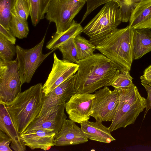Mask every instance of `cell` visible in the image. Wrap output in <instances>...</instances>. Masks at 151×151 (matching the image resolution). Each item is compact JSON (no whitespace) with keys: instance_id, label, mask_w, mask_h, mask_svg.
I'll list each match as a JSON object with an SVG mask.
<instances>
[{"instance_id":"9a60e30c","label":"cell","mask_w":151,"mask_h":151,"mask_svg":"<svg viewBox=\"0 0 151 151\" xmlns=\"http://www.w3.org/2000/svg\"><path fill=\"white\" fill-rule=\"evenodd\" d=\"M56 134L53 129H42L24 132L20 136L25 145L31 150L40 149L47 150L55 145Z\"/></svg>"},{"instance_id":"9c48e42d","label":"cell","mask_w":151,"mask_h":151,"mask_svg":"<svg viewBox=\"0 0 151 151\" xmlns=\"http://www.w3.org/2000/svg\"><path fill=\"white\" fill-rule=\"evenodd\" d=\"M95 92L91 116L101 122H111L119 103V91L115 88L111 91L106 86Z\"/></svg>"},{"instance_id":"e575fe53","label":"cell","mask_w":151,"mask_h":151,"mask_svg":"<svg viewBox=\"0 0 151 151\" xmlns=\"http://www.w3.org/2000/svg\"><path fill=\"white\" fill-rule=\"evenodd\" d=\"M148 85H149V86H151V82H150L149 83Z\"/></svg>"},{"instance_id":"8fae6325","label":"cell","mask_w":151,"mask_h":151,"mask_svg":"<svg viewBox=\"0 0 151 151\" xmlns=\"http://www.w3.org/2000/svg\"><path fill=\"white\" fill-rule=\"evenodd\" d=\"M94 94L76 93L65 102V109L71 120L79 124L88 121Z\"/></svg>"},{"instance_id":"7c38bea8","label":"cell","mask_w":151,"mask_h":151,"mask_svg":"<svg viewBox=\"0 0 151 151\" xmlns=\"http://www.w3.org/2000/svg\"><path fill=\"white\" fill-rule=\"evenodd\" d=\"M65 102L37 116L24 132L35 129H49L54 130L56 134L58 133L67 118L65 113Z\"/></svg>"},{"instance_id":"1f68e13d","label":"cell","mask_w":151,"mask_h":151,"mask_svg":"<svg viewBox=\"0 0 151 151\" xmlns=\"http://www.w3.org/2000/svg\"><path fill=\"white\" fill-rule=\"evenodd\" d=\"M141 84L145 88L147 94V98L146 99V107L144 115L143 120L147 112L151 109V86L147 84L142 83Z\"/></svg>"},{"instance_id":"ba28073f","label":"cell","mask_w":151,"mask_h":151,"mask_svg":"<svg viewBox=\"0 0 151 151\" xmlns=\"http://www.w3.org/2000/svg\"><path fill=\"white\" fill-rule=\"evenodd\" d=\"M22 86L17 59H0V103L12 101L21 92Z\"/></svg>"},{"instance_id":"f1b7e54d","label":"cell","mask_w":151,"mask_h":151,"mask_svg":"<svg viewBox=\"0 0 151 151\" xmlns=\"http://www.w3.org/2000/svg\"><path fill=\"white\" fill-rule=\"evenodd\" d=\"M142 0H120L119 4L121 11L122 20L126 22L137 4Z\"/></svg>"},{"instance_id":"7a4b0ae2","label":"cell","mask_w":151,"mask_h":151,"mask_svg":"<svg viewBox=\"0 0 151 151\" xmlns=\"http://www.w3.org/2000/svg\"><path fill=\"white\" fill-rule=\"evenodd\" d=\"M42 86L41 83L32 86L5 104L20 135L41 111L44 98Z\"/></svg>"},{"instance_id":"ac0fdd59","label":"cell","mask_w":151,"mask_h":151,"mask_svg":"<svg viewBox=\"0 0 151 151\" xmlns=\"http://www.w3.org/2000/svg\"><path fill=\"white\" fill-rule=\"evenodd\" d=\"M80 125L86 135L90 140L106 143L116 140L111 134L109 127L104 125L101 122L88 120Z\"/></svg>"},{"instance_id":"4316f807","label":"cell","mask_w":151,"mask_h":151,"mask_svg":"<svg viewBox=\"0 0 151 151\" xmlns=\"http://www.w3.org/2000/svg\"><path fill=\"white\" fill-rule=\"evenodd\" d=\"M16 53V46L0 33V59L11 60Z\"/></svg>"},{"instance_id":"d590c367","label":"cell","mask_w":151,"mask_h":151,"mask_svg":"<svg viewBox=\"0 0 151 151\" xmlns=\"http://www.w3.org/2000/svg\"><path fill=\"white\" fill-rule=\"evenodd\" d=\"M150 29L151 30V29Z\"/></svg>"},{"instance_id":"603a6c76","label":"cell","mask_w":151,"mask_h":151,"mask_svg":"<svg viewBox=\"0 0 151 151\" xmlns=\"http://www.w3.org/2000/svg\"><path fill=\"white\" fill-rule=\"evenodd\" d=\"M30 5V14L32 25L36 26L45 17L49 5L44 0H29Z\"/></svg>"},{"instance_id":"d6986e66","label":"cell","mask_w":151,"mask_h":151,"mask_svg":"<svg viewBox=\"0 0 151 151\" xmlns=\"http://www.w3.org/2000/svg\"><path fill=\"white\" fill-rule=\"evenodd\" d=\"M151 51V30L134 29L133 60L140 59Z\"/></svg>"},{"instance_id":"d4e9b609","label":"cell","mask_w":151,"mask_h":151,"mask_svg":"<svg viewBox=\"0 0 151 151\" xmlns=\"http://www.w3.org/2000/svg\"><path fill=\"white\" fill-rule=\"evenodd\" d=\"M75 37L71 38L58 47L57 49L62 53L63 59L77 64L78 60Z\"/></svg>"},{"instance_id":"836d02e7","label":"cell","mask_w":151,"mask_h":151,"mask_svg":"<svg viewBox=\"0 0 151 151\" xmlns=\"http://www.w3.org/2000/svg\"><path fill=\"white\" fill-rule=\"evenodd\" d=\"M45 2L47 4H49L51 0H44Z\"/></svg>"},{"instance_id":"83f0119b","label":"cell","mask_w":151,"mask_h":151,"mask_svg":"<svg viewBox=\"0 0 151 151\" xmlns=\"http://www.w3.org/2000/svg\"><path fill=\"white\" fill-rule=\"evenodd\" d=\"M11 14L27 20L30 14V5L29 0H15Z\"/></svg>"},{"instance_id":"30bf717a","label":"cell","mask_w":151,"mask_h":151,"mask_svg":"<svg viewBox=\"0 0 151 151\" xmlns=\"http://www.w3.org/2000/svg\"><path fill=\"white\" fill-rule=\"evenodd\" d=\"M54 62L51 70L42 86L44 96H46L56 87L77 72L78 65L65 60H60L56 53L53 54Z\"/></svg>"},{"instance_id":"277c9868","label":"cell","mask_w":151,"mask_h":151,"mask_svg":"<svg viewBox=\"0 0 151 151\" xmlns=\"http://www.w3.org/2000/svg\"><path fill=\"white\" fill-rule=\"evenodd\" d=\"M122 22L119 6L117 2L111 0L106 3L83 28V32L96 46L111 35Z\"/></svg>"},{"instance_id":"2e32d148","label":"cell","mask_w":151,"mask_h":151,"mask_svg":"<svg viewBox=\"0 0 151 151\" xmlns=\"http://www.w3.org/2000/svg\"><path fill=\"white\" fill-rule=\"evenodd\" d=\"M0 130L11 139L10 147L13 150H26V146L15 127L5 104L1 103H0Z\"/></svg>"},{"instance_id":"8992f818","label":"cell","mask_w":151,"mask_h":151,"mask_svg":"<svg viewBox=\"0 0 151 151\" xmlns=\"http://www.w3.org/2000/svg\"><path fill=\"white\" fill-rule=\"evenodd\" d=\"M86 2V0H51L45 17L55 24V34L61 33L70 27Z\"/></svg>"},{"instance_id":"e0dca14e","label":"cell","mask_w":151,"mask_h":151,"mask_svg":"<svg viewBox=\"0 0 151 151\" xmlns=\"http://www.w3.org/2000/svg\"><path fill=\"white\" fill-rule=\"evenodd\" d=\"M129 25L134 29H151V0H142L133 10Z\"/></svg>"},{"instance_id":"3957f363","label":"cell","mask_w":151,"mask_h":151,"mask_svg":"<svg viewBox=\"0 0 151 151\" xmlns=\"http://www.w3.org/2000/svg\"><path fill=\"white\" fill-rule=\"evenodd\" d=\"M134 29L129 25L116 28L96 46V49L109 59L120 71H130L133 59Z\"/></svg>"},{"instance_id":"d6a6232c","label":"cell","mask_w":151,"mask_h":151,"mask_svg":"<svg viewBox=\"0 0 151 151\" xmlns=\"http://www.w3.org/2000/svg\"><path fill=\"white\" fill-rule=\"evenodd\" d=\"M0 33L12 43L15 44L16 39L15 36L10 30H8L1 24H0Z\"/></svg>"},{"instance_id":"44dd1931","label":"cell","mask_w":151,"mask_h":151,"mask_svg":"<svg viewBox=\"0 0 151 151\" xmlns=\"http://www.w3.org/2000/svg\"><path fill=\"white\" fill-rule=\"evenodd\" d=\"M129 71H120L117 69L114 76L108 84L119 92L129 89L134 85Z\"/></svg>"},{"instance_id":"ffe728a7","label":"cell","mask_w":151,"mask_h":151,"mask_svg":"<svg viewBox=\"0 0 151 151\" xmlns=\"http://www.w3.org/2000/svg\"><path fill=\"white\" fill-rule=\"evenodd\" d=\"M83 28L80 23L73 20L70 27L66 30L59 34H55L47 43L46 47L52 50L57 48L60 45L71 37L79 35L83 32Z\"/></svg>"},{"instance_id":"4dcf8cb0","label":"cell","mask_w":151,"mask_h":151,"mask_svg":"<svg viewBox=\"0 0 151 151\" xmlns=\"http://www.w3.org/2000/svg\"><path fill=\"white\" fill-rule=\"evenodd\" d=\"M10 138L5 133L0 130V151H12L9 145L11 142Z\"/></svg>"},{"instance_id":"cb8c5ba5","label":"cell","mask_w":151,"mask_h":151,"mask_svg":"<svg viewBox=\"0 0 151 151\" xmlns=\"http://www.w3.org/2000/svg\"><path fill=\"white\" fill-rule=\"evenodd\" d=\"M74 42L77 51L78 60L92 55L96 49L95 45L80 35L75 37Z\"/></svg>"},{"instance_id":"4fadbf2b","label":"cell","mask_w":151,"mask_h":151,"mask_svg":"<svg viewBox=\"0 0 151 151\" xmlns=\"http://www.w3.org/2000/svg\"><path fill=\"white\" fill-rule=\"evenodd\" d=\"M76 74H74L44 96L43 105L39 116L53 107L68 101L76 93L75 84Z\"/></svg>"},{"instance_id":"5b68a950","label":"cell","mask_w":151,"mask_h":151,"mask_svg":"<svg viewBox=\"0 0 151 151\" xmlns=\"http://www.w3.org/2000/svg\"><path fill=\"white\" fill-rule=\"evenodd\" d=\"M119 92L116 111L109 127L111 132L134 124L146 107V99L142 96L136 86Z\"/></svg>"},{"instance_id":"52a82bcc","label":"cell","mask_w":151,"mask_h":151,"mask_svg":"<svg viewBox=\"0 0 151 151\" xmlns=\"http://www.w3.org/2000/svg\"><path fill=\"white\" fill-rule=\"evenodd\" d=\"M45 37V35L39 43L30 49H24L18 45L16 46V58L22 85L25 83H30L35 71L42 63L57 49L55 48L47 53L43 54L42 49Z\"/></svg>"},{"instance_id":"484cf974","label":"cell","mask_w":151,"mask_h":151,"mask_svg":"<svg viewBox=\"0 0 151 151\" xmlns=\"http://www.w3.org/2000/svg\"><path fill=\"white\" fill-rule=\"evenodd\" d=\"M14 0H0V24L9 30H10L9 22Z\"/></svg>"},{"instance_id":"5bb4252c","label":"cell","mask_w":151,"mask_h":151,"mask_svg":"<svg viewBox=\"0 0 151 151\" xmlns=\"http://www.w3.org/2000/svg\"><path fill=\"white\" fill-rule=\"evenodd\" d=\"M88 139L81 127L66 119L60 131L56 134L54 141L55 146H63L83 143Z\"/></svg>"},{"instance_id":"6da1fadb","label":"cell","mask_w":151,"mask_h":151,"mask_svg":"<svg viewBox=\"0 0 151 151\" xmlns=\"http://www.w3.org/2000/svg\"><path fill=\"white\" fill-rule=\"evenodd\" d=\"M75 88L76 93H92L106 86L114 76L117 69L102 53L78 60Z\"/></svg>"},{"instance_id":"f546056e","label":"cell","mask_w":151,"mask_h":151,"mask_svg":"<svg viewBox=\"0 0 151 151\" xmlns=\"http://www.w3.org/2000/svg\"><path fill=\"white\" fill-rule=\"evenodd\" d=\"M111 0L116 1L118 4L120 1V0H86L87 4V10L81 23L82 22L87 16L97 8Z\"/></svg>"},{"instance_id":"7402d4cb","label":"cell","mask_w":151,"mask_h":151,"mask_svg":"<svg viewBox=\"0 0 151 151\" xmlns=\"http://www.w3.org/2000/svg\"><path fill=\"white\" fill-rule=\"evenodd\" d=\"M10 30L15 37L19 39L27 37L29 31L27 20L12 14L9 22Z\"/></svg>"}]
</instances>
